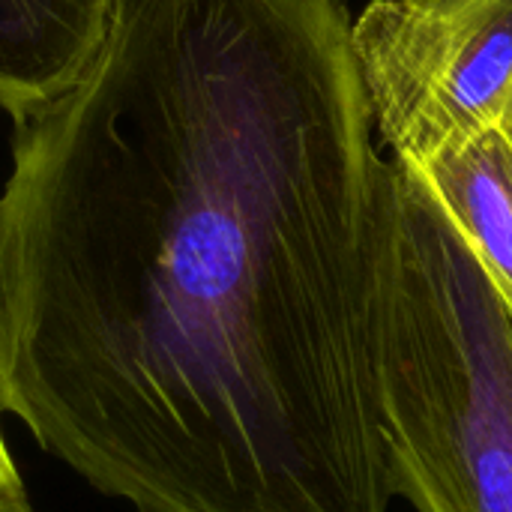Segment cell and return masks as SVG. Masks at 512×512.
<instances>
[{
    "label": "cell",
    "instance_id": "cell-2",
    "mask_svg": "<svg viewBox=\"0 0 512 512\" xmlns=\"http://www.w3.org/2000/svg\"><path fill=\"white\" fill-rule=\"evenodd\" d=\"M381 429L396 498L417 512H512V315L408 168L384 303Z\"/></svg>",
    "mask_w": 512,
    "mask_h": 512
},
{
    "label": "cell",
    "instance_id": "cell-1",
    "mask_svg": "<svg viewBox=\"0 0 512 512\" xmlns=\"http://www.w3.org/2000/svg\"><path fill=\"white\" fill-rule=\"evenodd\" d=\"M345 0H114L12 132L0 414L135 512H390L402 168Z\"/></svg>",
    "mask_w": 512,
    "mask_h": 512
},
{
    "label": "cell",
    "instance_id": "cell-6",
    "mask_svg": "<svg viewBox=\"0 0 512 512\" xmlns=\"http://www.w3.org/2000/svg\"><path fill=\"white\" fill-rule=\"evenodd\" d=\"M0 512H33L27 483L21 477L15 456L9 453L3 426H0Z\"/></svg>",
    "mask_w": 512,
    "mask_h": 512
},
{
    "label": "cell",
    "instance_id": "cell-5",
    "mask_svg": "<svg viewBox=\"0 0 512 512\" xmlns=\"http://www.w3.org/2000/svg\"><path fill=\"white\" fill-rule=\"evenodd\" d=\"M408 171L474 249L512 315V105L492 126Z\"/></svg>",
    "mask_w": 512,
    "mask_h": 512
},
{
    "label": "cell",
    "instance_id": "cell-3",
    "mask_svg": "<svg viewBox=\"0 0 512 512\" xmlns=\"http://www.w3.org/2000/svg\"><path fill=\"white\" fill-rule=\"evenodd\" d=\"M351 51L375 135L402 168L512 105V0H372L351 24Z\"/></svg>",
    "mask_w": 512,
    "mask_h": 512
},
{
    "label": "cell",
    "instance_id": "cell-4",
    "mask_svg": "<svg viewBox=\"0 0 512 512\" xmlns=\"http://www.w3.org/2000/svg\"><path fill=\"white\" fill-rule=\"evenodd\" d=\"M114 0H0V108L18 126L96 57Z\"/></svg>",
    "mask_w": 512,
    "mask_h": 512
}]
</instances>
